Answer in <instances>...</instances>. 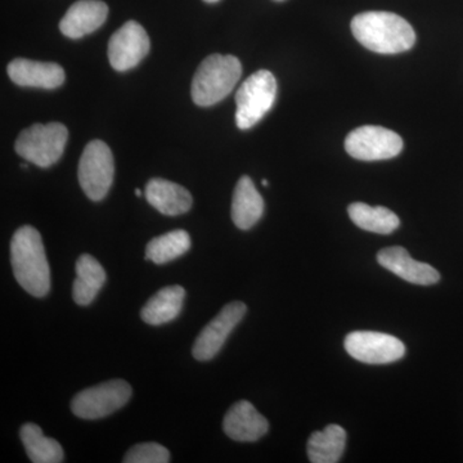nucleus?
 Instances as JSON below:
<instances>
[{"mask_svg": "<svg viewBox=\"0 0 463 463\" xmlns=\"http://www.w3.org/2000/svg\"><path fill=\"white\" fill-rule=\"evenodd\" d=\"M345 446L346 431L339 425H328L310 435L307 457L312 463H336L343 457Z\"/></svg>", "mask_w": 463, "mask_h": 463, "instance_id": "nucleus-20", "label": "nucleus"}, {"mask_svg": "<svg viewBox=\"0 0 463 463\" xmlns=\"http://www.w3.org/2000/svg\"><path fill=\"white\" fill-rule=\"evenodd\" d=\"M347 354L367 364H388L403 358L405 346L398 337L373 331L350 332L344 341Z\"/></svg>", "mask_w": 463, "mask_h": 463, "instance_id": "nucleus-9", "label": "nucleus"}, {"mask_svg": "<svg viewBox=\"0 0 463 463\" xmlns=\"http://www.w3.org/2000/svg\"><path fill=\"white\" fill-rule=\"evenodd\" d=\"M170 453L165 447L158 443H142L130 448L125 455V463H167Z\"/></svg>", "mask_w": 463, "mask_h": 463, "instance_id": "nucleus-24", "label": "nucleus"}, {"mask_svg": "<svg viewBox=\"0 0 463 463\" xmlns=\"http://www.w3.org/2000/svg\"><path fill=\"white\" fill-rule=\"evenodd\" d=\"M242 76V65L234 56L212 54L203 60L194 81H192V99L197 106L209 108L230 96L234 85Z\"/></svg>", "mask_w": 463, "mask_h": 463, "instance_id": "nucleus-3", "label": "nucleus"}, {"mask_svg": "<svg viewBox=\"0 0 463 463\" xmlns=\"http://www.w3.org/2000/svg\"><path fill=\"white\" fill-rule=\"evenodd\" d=\"M115 163L111 149L105 142L91 141L84 148L79 163V183L91 201L108 196L114 182Z\"/></svg>", "mask_w": 463, "mask_h": 463, "instance_id": "nucleus-7", "label": "nucleus"}, {"mask_svg": "<svg viewBox=\"0 0 463 463\" xmlns=\"http://www.w3.org/2000/svg\"><path fill=\"white\" fill-rule=\"evenodd\" d=\"M203 2H206V3H216V2H219V0H203Z\"/></svg>", "mask_w": 463, "mask_h": 463, "instance_id": "nucleus-26", "label": "nucleus"}, {"mask_svg": "<svg viewBox=\"0 0 463 463\" xmlns=\"http://www.w3.org/2000/svg\"><path fill=\"white\" fill-rule=\"evenodd\" d=\"M145 194L149 205L164 215L185 214L190 212L194 203L190 192L166 179H151L146 185Z\"/></svg>", "mask_w": 463, "mask_h": 463, "instance_id": "nucleus-16", "label": "nucleus"}, {"mask_svg": "<svg viewBox=\"0 0 463 463\" xmlns=\"http://www.w3.org/2000/svg\"><path fill=\"white\" fill-rule=\"evenodd\" d=\"M149 47V38L143 26L136 21H128L109 39V63L118 71H128L147 56Z\"/></svg>", "mask_w": 463, "mask_h": 463, "instance_id": "nucleus-11", "label": "nucleus"}, {"mask_svg": "<svg viewBox=\"0 0 463 463\" xmlns=\"http://www.w3.org/2000/svg\"><path fill=\"white\" fill-rule=\"evenodd\" d=\"M225 434L236 441H257L269 430L267 419L248 401L232 405L223 420Z\"/></svg>", "mask_w": 463, "mask_h": 463, "instance_id": "nucleus-14", "label": "nucleus"}, {"mask_svg": "<svg viewBox=\"0 0 463 463\" xmlns=\"http://www.w3.org/2000/svg\"><path fill=\"white\" fill-rule=\"evenodd\" d=\"M132 397V388L124 380H111L76 394L71 411L79 419L99 420L121 410Z\"/></svg>", "mask_w": 463, "mask_h": 463, "instance_id": "nucleus-6", "label": "nucleus"}, {"mask_svg": "<svg viewBox=\"0 0 463 463\" xmlns=\"http://www.w3.org/2000/svg\"><path fill=\"white\" fill-rule=\"evenodd\" d=\"M69 141V130L63 124H35L20 134L16 152L21 157L41 167L54 165Z\"/></svg>", "mask_w": 463, "mask_h": 463, "instance_id": "nucleus-4", "label": "nucleus"}, {"mask_svg": "<svg viewBox=\"0 0 463 463\" xmlns=\"http://www.w3.org/2000/svg\"><path fill=\"white\" fill-rule=\"evenodd\" d=\"M377 261L389 272L413 285L430 286L440 281V274L434 267L414 260L401 246L381 250Z\"/></svg>", "mask_w": 463, "mask_h": 463, "instance_id": "nucleus-12", "label": "nucleus"}, {"mask_svg": "<svg viewBox=\"0 0 463 463\" xmlns=\"http://www.w3.org/2000/svg\"><path fill=\"white\" fill-rule=\"evenodd\" d=\"M264 214V200L249 176H241L232 200V221L237 228L248 231Z\"/></svg>", "mask_w": 463, "mask_h": 463, "instance_id": "nucleus-17", "label": "nucleus"}, {"mask_svg": "<svg viewBox=\"0 0 463 463\" xmlns=\"http://www.w3.org/2000/svg\"><path fill=\"white\" fill-rule=\"evenodd\" d=\"M345 149L356 160H389L401 154L403 139L399 134L386 128L364 125L346 137Z\"/></svg>", "mask_w": 463, "mask_h": 463, "instance_id": "nucleus-8", "label": "nucleus"}, {"mask_svg": "<svg viewBox=\"0 0 463 463\" xmlns=\"http://www.w3.org/2000/svg\"><path fill=\"white\" fill-rule=\"evenodd\" d=\"M246 312L248 307L242 301L227 304L219 315L200 332L199 337L194 341V349H192L194 359L206 362L214 358L221 352L232 331L242 321Z\"/></svg>", "mask_w": 463, "mask_h": 463, "instance_id": "nucleus-10", "label": "nucleus"}, {"mask_svg": "<svg viewBox=\"0 0 463 463\" xmlns=\"http://www.w3.org/2000/svg\"><path fill=\"white\" fill-rule=\"evenodd\" d=\"M277 81L272 72L260 70L243 81L236 94V124L246 130L257 125L273 108Z\"/></svg>", "mask_w": 463, "mask_h": 463, "instance_id": "nucleus-5", "label": "nucleus"}, {"mask_svg": "<svg viewBox=\"0 0 463 463\" xmlns=\"http://www.w3.org/2000/svg\"><path fill=\"white\" fill-rule=\"evenodd\" d=\"M347 213L356 227L373 233L390 234L401 225L398 216L383 206L354 203L347 207Z\"/></svg>", "mask_w": 463, "mask_h": 463, "instance_id": "nucleus-22", "label": "nucleus"}, {"mask_svg": "<svg viewBox=\"0 0 463 463\" xmlns=\"http://www.w3.org/2000/svg\"><path fill=\"white\" fill-rule=\"evenodd\" d=\"M136 196L141 197L142 196V192L139 191V190H136Z\"/></svg>", "mask_w": 463, "mask_h": 463, "instance_id": "nucleus-25", "label": "nucleus"}, {"mask_svg": "<svg viewBox=\"0 0 463 463\" xmlns=\"http://www.w3.org/2000/svg\"><path fill=\"white\" fill-rule=\"evenodd\" d=\"M20 438L30 461L33 463H61L65 459L61 444L54 439L45 437L35 423H25L21 428Z\"/></svg>", "mask_w": 463, "mask_h": 463, "instance_id": "nucleus-21", "label": "nucleus"}, {"mask_svg": "<svg viewBox=\"0 0 463 463\" xmlns=\"http://www.w3.org/2000/svg\"><path fill=\"white\" fill-rule=\"evenodd\" d=\"M11 264L21 288L36 298L47 297L51 289V269L41 233L24 225L11 241Z\"/></svg>", "mask_w": 463, "mask_h": 463, "instance_id": "nucleus-1", "label": "nucleus"}, {"mask_svg": "<svg viewBox=\"0 0 463 463\" xmlns=\"http://www.w3.org/2000/svg\"><path fill=\"white\" fill-rule=\"evenodd\" d=\"M192 241L188 232L176 230L151 240L146 248V260L155 264H166L181 258L191 249Z\"/></svg>", "mask_w": 463, "mask_h": 463, "instance_id": "nucleus-23", "label": "nucleus"}, {"mask_svg": "<svg viewBox=\"0 0 463 463\" xmlns=\"http://www.w3.org/2000/svg\"><path fill=\"white\" fill-rule=\"evenodd\" d=\"M352 32L364 47L380 54L403 53L416 43L413 27L392 12L356 14L352 21Z\"/></svg>", "mask_w": 463, "mask_h": 463, "instance_id": "nucleus-2", "label": "nucleus"}, {"mask_svg": "<svg viewBox=\"0 0 463 463\" xmlns=\"http://www.w3.org/2000/svg\"><path fill=\"white\" fill-rule=\"evenodd\" d=\"M75 268L76 279L72 285V298L78 306H90L105 285L108 276L99 261L90 254L81 255L76 261Z\"/></svg>", "mask_w": 463, "mask_h": 463, "instance_id": "nucleus-18", "label": "nucleus"}, {"mask_svg": "<svg viewBox=\"0 0 463 463\" xmlns=\"http://www.w3.org/2000/svg\"><path fill=\"white\" fill-rule=\"evenodd\" d=\"M261 183H263V185H265V187H267V185H268V181H267V179H264V181H263V182H261Z\"/></svg>", "mask_w": 463, "mask_h": 463, "instance_id": "nucleus-27", "label": "nucleus"}, {"mask_svg": "<svg viewBox=\"0 0 463 463\" xmlns=\"http://www.w3.org/2000/svg\"><path fill=\"white\" fill-rule=\"evenodd\" d=\"M184 298L185 289L182 286L173 285L160 289L142 307L143 322L160 326L174 321L181 315Z\"/></svg>", "mask_w": 463, "mask_h": 463, "instance_id": "nucleus-19", "label": "nucleus"}, {"mask_svg": "<svg viewBox=\"0 0 463 463\" xmlns=\"http://www.w3.org/2000/svg\"><path fill=\"white\" fill-rule=\"evenodd\" d=\"M8 75L14 84L21 87L56 90L65 83V70L58 63L17 58L8 65Z\"/></svg>", "mask_w": 463, "mask_h": 463, "instance_id": "nucleus-13", "label": "nucleus"}, {"mask_svg": "<svg viewBox=\"0 0 463 463\" xmlns=\"http://www.w3.org/2000/svg\"><path fill=\"white\" fill-rule=\"evenodd\" d=\"M109 16V7L100 0L76 2L61 20L60 30L70 39H80L99 30Z\"/></svg>", "mask_w": 463, "mask_h": 463, "instance_id": "nucleus-15", "label": "nucleus"}]
</instances>
